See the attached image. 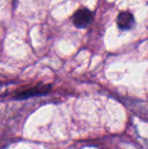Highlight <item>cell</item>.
I'll return each instance as SVG.
<instances>
[{"label": "cell", "mask_w": 148, "mask_h": 149, "mask_svg": "<svg viewBox=\"0 0 148 149\" xmlns=\"http://www.w3.org/2000/svg\"><path fill=\"white\" fill-rule=\"evenodd\" d=\"M117 24L122 31H128L135 24L133 15L129 11H123L119 14L117 18Z\"/></svg>", "instance_id": "cell-3"}, {"label": "cell", "mask_w": 148, "mask_h": 149, "mask_svg": "<svg viewBox=\"0 0 148 149\" xmlns=\"http://www.w3.org/2000/svg\"><path fill=\"white\" fill-rule=\"evenodd\" d=\"M93 15L91 10L86 8H81L75 11L72 17L73 24L79 29L86 28L92 22Z\"/></svg>", "instance_id": "cell-1"}, {"label": "cell", "mask_w": 148, "mask_h": 149, "mask_svg": "<svg viewBox=\"0 0 148 149\" xmlns=\"http://www.w3.org/2000/svg\"><path fill=\"white\" fill-rule=\"evenodd\" d=\"M51 86L50 85L36 86L35 87H31V88H29L27 90H24V91L17 93L14 98L16 100H25V99L31 98L34 96H39V95L46 94L51 90Z\"/></svg>", "instance_id": "cell-2"}]
</instances>
